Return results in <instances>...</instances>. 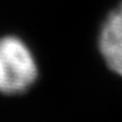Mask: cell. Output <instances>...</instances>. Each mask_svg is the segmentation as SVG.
Masks as SVG:
<instances>
[{
	"label": "cell",
	"mask_w": 122,
	"mask_h": 122,
	"mask_svg": "<svg viewBox=\"0 0 122 122\" xmlns=\"http://www.w3.org/2000/svg\"><path fill=\"white\" fill-rule=\"evenodd\" d=\"M37 65L29 46L16 36L0 37V92L19 95L35 84Z\"/></svg>",
	"instance_id": "obj_1"
},
{
	"label": "cell",
	"mask_w": 122,
	"mask_h": 122,
	"mask_svg": "<svg viewBox=\"0 0 122 122\" xmlns=\"http://www.w3.org/2000/svg\"><path fill=\"white\" fill-rule=\"evenodd\" d=\"M98 47L108 69L122 76V3L105 19L100 31Z\"/></svg>",
	"instance_id": "obj_2"
}]
</instances>
